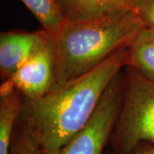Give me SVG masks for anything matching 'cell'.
<instances>
[{
  "label": "cell",
  "instance_id": "6da1fadb",
  "mask_svg": "<svg viewBox=\"0 0 154 154\" xmlns=\"http://www.w3.org/2000/svg\"><path fill=\"white\" fill-rule=\"evenodd\" d=\"M128 48L71 82L56 85L44 96L23 99L18 124L44 154H55L88 124L107 88L127 66Z\"/></svg>",
  "mask_w": 154,
  "mask_h": 154
},
{
  "label": "cell",
  "instance_id": "7a4b0ae2",
  "mask_svg": "<svg viewBox=\"0 0 154 154\" xmlns=\"http://www.w3.org/2000/svg\"><path fill=\"white\" fill-rule=\"evenodd\" d=\"M145 26L133 10L66 21L60 31L52 36L56 55L55 86L82 76L128 48Z\"/></svg>",
  "mask_w": 154,
  "mask_h": 154
},
{
  "label": "cell",
  "instance_id": "3957f363",
  "mask_svg": "<svg viewBox=\"0 0 154 154\" xmlns=\"http://www.w3.org/2000/svg\"><path fill=\"white\" fill-rule=\"evenodd\" d=\"M121 108L110 137L111 153L154 145V80L128 66Z\"/></svg>",
  "mask_w": 154,
  "mask_h": 154
},
{
  "label": "cell",
  "instance_id": "277c9868",
  "mask_svg": "<svg viewBox=\"0 0 154 154\" xmlns=\"http://www.w3.org/2000/svg\"><path fill=\"white\" fill-rule=\"evenodd\" d=\"M124 75L120 73L107 88L88 124L55 154H105L121 108Z\"/></svg>",
  "mask_w": 154,
  "mask_h": 154
},
{
  "label": "cell",
  "instance_id": "5b68a950",
  "mask_svg": "<svg viewBox=\"0 0 154 154\" xmlns=\"http://www.w3.org/2000/svg\"><path fill=\"white\" fill-rule=\"evenodd\" d=\"M56 55L51 35L46 32L27 61L9 82L27 99H38L54 88Z\"/></svg>",
  "mask_w": 154,
  "mask_h": 154
},
{
  "label": "cell",
  "instance_id": "8992f818",
  "mask_svg": "<svg viewBox=\"0 0 154 154\" xmlns=\"http://www.w3.org/2000/svg\"><path fill=\"white\" fill-rule=\"evenodd\" d=\"M46 32H3L0 35V74L4 82L10 80L27 61Z\"/></svg>",
  "mask_w": 154,
  "mask_h": 154
},
{
  "label": "cell",
  "instance_id": "52a82bcc",
  "mask_svg": "<svg viewBox=\"0 0 154 154\" xmlns=\"http://www.w3.org/2000/svg\"><path fill=\"white\" fill-rule=\"evenodd\" d=\"M22 102V94L9 82H4L0 90V154H10Z\"/></svg>",
  "mask_w": 154,
  "mask_h": 154
},
{
  "label": "cell",
  "instance_id": "ba28073f",
  "mask_svg": "<svg viewBox=\"0 0 154 154\" xmlns=\"http://www.w3.org/2000/svg\"><path fill=\"white\" fill-rule=\"evenodd\" d=\"M138 0H58L67 21L88 19L113 11L133 10Z\"/></svg>",
  "mask_w": 154,
  "mask_h": 154
},
{
  "label": "cell",
  "instance_id": "9c48e42d",
  "mask_svg": "<svg viewBox=\"0 0 154 154\" xmlns=\"http://www.w3.org/2000/svg\"><path fill=\"white\" fill-rule=\"evenodd\" d=\"M127 66L154 80V28L145 26L128 47Z\"/></svg>",
  "mask_w": 154,
  "mask_h": 154
},
{
  "label": "cell",
  "instance_id": "30bf717a",
  "mask_svg": "<svg viewBox=\"0 0 154 154\" xmlns=\"http://www.w3.org/2000/svg\"><path fill=\"white\" fill-rule=\"evenodd\" d=\"M32 12L43 29L51 36H55L66 22L58 0H21Z\"/></svg>",
  "mask_w": 154,
  "mask_h": 154
},
{
  "label": "cell",
  "instance_id": "8fae6325",
  "mask_svg": "<svg viewBox=\"0 0 154 154\" xmlns=\"http://www.w3.org/2000/svg\"><path fill=\"white\" fill-rule=\"evenodd\" d=\"M10 154L44 153L34 139L17 123L11 141Z\"/></svg>",
  "mask_w": 154,
  "mask_h": 154
},
{
  "label": "cell",
  "instance_id": "7c38bea8",
  "mask_svg": "<svg viewBox=\"0 0 154 154\" xmlns=\"http://www.w3.org/2000/svg\"><path fill=\"white\" fill-rule=\"evenodd\" d=\"M134 11L146 26L154 28V0H138Z\"/></svg>",
  "mask_w": 154,
  "mask_h": 154
},
{
  "label": "cell",
  "instance_id": "4fadbf2b",
  "mask_svg": "<svg viewBox=\"0 0 154 154\" xmlns=\"http://www.w3.org/2000/svg\"><path fill=\"white\" fill-rule=\"evenodd\" d=\"M122 154H154V145L147 143L140 144L131 151Z\"/></svg>",
  "mask_w": 154,
  "mask_h": 154
},
{
  "label": "cell",
  "instance_id": "5bb4252c",
  "mask_svg": "<svg viewBox=\"0 0 154 154\" xmlns=\"http://www.w3.org/2000/svg\"><path fill=\"white\" fill-rule=\"evenodd\" d=\"M105 154H110V152H109V151H108V152H106V153H105Z\"/></svg>",
  "mask_w": 154,
  "mask_h": 154
}]
</instances>
